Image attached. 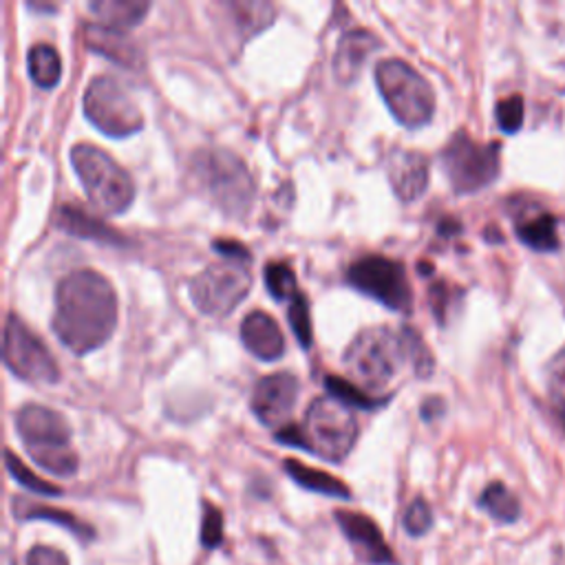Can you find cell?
<instances>
[{
  "label": "cell",
  "instance_id": "25",
  "mask_svg": "<svg viewBox=\"0 0 565 565\" xmlns=\"http://www.w3.org/2000/svg\"><path fill=\"white\" fill-rule=\"evenodd\" d=\"M27 69H29L32 79L40 89H53L62 77L60 53L51 45L38 42L29 49Z\"/></svg>",
  "mask_w": 565,
  "mask_h": 565
},
{
  "label": "cell",
  "instance_id": "30",
  "mask_svg": "<svg viewBox=\"0 0 565 565\" xmlns=\"http://www.w3.org/2000/svg\"><path fill=\"white\" fill-rule=\"evenodd\" d=\"M266 277V285L268 292L277 298V300H292L298 294V285H296V274L287 263H270L263 272Z\"/></svg>",
  "mask_w": 565,
  "mask_h": 565
},
{
  "label": "cell",
  "instance_id": "1",
  "mask_svg": "<svg viewBox=\"0 0 565 565\" xmlns=\"http://www.w3.org/2000/svg\"><path fill=\"white\" fill-rule=\"evenodd\" d=\"M118 294L96 270H75L56 290L51 330L75 356H87L107 345L118 328Z\"/></svg>",
  "mask_w": 565,
  "mask_h": 565
},
{
  "label": "cell",
  "instance_id": "37",
  "mask_svg": "<svg viewBox=\"0 0 565 565\" xmlns=\"http://www.w3.org/2000/svg\"><path fill=\"white\" fill-rule=\"evenodd\" d=\"M429 298H431V307H433L438 320L442 322L446 318V309L451 303V287L446 283H435L429 292Z\"/></svg>",
  "mask_w": 565,
  "mask_h": 565
},
{
  "label": "cell",
  "instance_id": "21",
  "mask_svg": "<svg viewBox=\"0 0 565 565\" xmlns=\"http://www.w3.org/2000/svg\"><path fill=\"white\" fill-rule=\"evenodd\" d=\"M283 466H285V472L305 491L326 495V498H339V500H349L352 498L347 483L336 479L334 475H330L326 470L311 468V466H307V464H303L298 459H287Z\"/></svg>",
  "mask_w": 565,
  "mask_h": 565
},
{
  "label": "cell",
  "instance_id": "33",
  "mask_svg": "<svg viewBox=\"0 0 565 565\" xmlns=\"http://www.w3.org/2000/svg\"><path fill=\"white\" fill-rule=\"evenodd\" d=\"M548 389L554 405L565 402V347H561L548 363Z\"/></svg>",
  "mask_w": 565,
  "mask_h": 565
},
{
  "label": "cell",
  "instance_id": "16",
  "mask_svg": "<svg viewBox=\"0 0 565 565\" xmlns=\"http://www.w3.org/2000/svg\"><path fill=\"white\" fill-rule=\"evenodd\" d=\"M241 341L246 349L266 363H274L285 352V336L279 322L266 311H250L241 322Z\"/></svg>",
  "mask_w": 565,
  "mask_h": 565
},
{
  "label": "cell",
  "instance_id": "11",
  "mask_svg": "<svg viewBox=\"0 0 565 565\" xmlns=\"http://www.w3.org/2000/svg\"><path fill=\"white\" fill-rule=\"evenodd\" d=\"M250 287L253 277L246 263L223 261L208 266L191 281V296L201 314L223 318L241 305Z\"/></svg>",
  "mask_w": 565,
  "mask_h": 565
},
{
  "label": "cell",
  "instance_id": "2",
  "mask_svg": "<svg viewBox=\"0 0 565 565\" xmlns=\"http://www.w3.org/2000/svg\"><path fill=\"white\" fill-rule=\"evenodd\" d=\"M197 188L228 217H244L257 197L246 161L225 148H204L193 157Z\"/></svg>",
  "mask_w": 565,
  "mask_h": 565
},
{
  "label": "cell",
  "instance_id": "5",
  "mask_svg": "<svg viewBox=\"0 0 565 565\" xmlns=\"http://www.w3.org/2000/svg\"><path fill=\"white\" fill-rule=\"evenodd\" d=\"M71 167L89 201L105 214H122L135 201V182L124 167L94 144L71 148Z\"/></svg>",
  "mask_w": 565,
  "mask_h": 565
},
{
  "label": "cell",
  "instance_id": "31",
  "mask_svg": "<svg viewBox=\"0 0 565 565\" xmlns=\"http://www.w3.org/2000/svg\"><path fill=\"white\" fill-rule=\"evenodd\" d=\"M524 113H526V109H524V98L521 96H508V98L500 100L498 109H495L498 124L508 135H515L521 128Z\"/></svg>",
  "mask_w": 565,
  "mask_h": 565
},
{
  "label": "cell",
  "instance_id": "35",
  "mask_svg": "<svg viewBox=\"0 0 565 565\" xmlns=\"http://www.w3.org/2000/svg\"><path fill=\"white\" fill-rule=\"evenodd\" d=\"M212 248L221 257H225V261H236V263H246L248 266L250 259H253L250 250L244 244H238V241H234V238H217L214 244H212Z\"/></svg>",
  "mask_w": 565,
  "mask_h": 565
},
{
  "label": "cell",
  "instance_id": "4",
  "mask_svg": "<svg viewBox=\"0 0 565 565\" xmlns=\"http://www.w3.org/2000/svg\"><path fill=\"white\" fill-rule=\"evenodd\" d=\"M16 431L29 457L56 477L77 472V453L71 446V427L62 414L42 405H27L16 414Z\"/></svg>",
  "mask_w": 565,
  "mask_h": 565
},
{
  "label": "cell",
  "instance_id": "3",
  "mask_svg": "<svg viewBox=\"0 0 565 565\" xmlns=\"http://www.w3.org/2000/svg\"><path fill=\"white\" fill-rule=\"evenodd\" d=\"M349 376L365 389H384L402 365H412L409 328L397 332L389 328H371L360 332L345 352Z\"/></svg>",
  "mask_w": 565,
  "mask_h": 565
},
{
  "label": "cell",
  "instance_id": "14",
  "mask_svg": "<svg viewBox=\"0 0 565 565\" xmlns=\"http://www.w3.org/2000/svg\"><path fill=\"white\" fill-rule=\"evenodd\" d=\"M336 521L352 543L356 556L369 565H395L393 550L386 545L378 524L369 519L363 513H352V511H339Z\"/></svg>",
  "mask_w": 565,
  "mask_h": 565
},
{
  "label": "cell",
  "instance_id": "10",
  "mask_svg": "<svg viewBox=\"0 0 565 565\" xmlns=\"http://www.w3.org/2000/svg\"><path fill=\"white\" fill-rule=\"evenodd\" d=\"M347 283L393 311L409 314L414 307V290L405 268L382 255L356 259L347 270Z\"/></svg>",
  "mask_w": 565,
  "mask_h": 565
},
{
  "label": "cell",
  "instance_id": "34",
  "mask_svg": "<svg viewBox=\"0 0 565 565\" xmlns=\"http://www.w3.org/2000/svg\"><path fill=\"white\" fill-rule=\"evenodd\" d=\"M223 541V515L217 506L206 504L201 524V543L206 548H217Z\"/></svg>",
  "mask_w": 565,
  "mask_h": 565
},
{
  "label": "cell",
  "instance_id": "22",
  "mask_svg": "<svg viewBox=\"0 0 565 565\" xmlns=\"http://www.w3.org/2000/svg\"><path fill=\"white\" fill-rule=\"evenodd\" d=\"M91 14L98 16L100 25L113 29H128L144 21L150 10V3L144 0H96L89 5Z\"/></svg>",
  "mask_w": 565,
  "mask_h": 565
},
{
  "label": "cell",
  "instance_id": "12",
  "mask_svg": "<svg viewBox=\"0 0 565 565\" xmlns=\"http://www.w3.org/2000/svg\"><path fill=\"white\" fill-rule=\"evenodd\" d=\"M3 360L25 382L49 386L60 380V367L38 334L29 330L27 322L16 314L8 316Z\"/></svg>",
  "mask_w": 565,
  "mask_h": 565
},
{
  "label": "cell",
  "instance_id": "23",
  "mask_svg": "<svg viewBox=\"0 0 565 565\" xmlns=\"http://www.w3.org/2000/svg\"><path fill=\"white\" fill-rule=\"evenodd\" d=\"M225 8L244 38L263 32L272 25L277 16V8L272 3H259V0H234V3H228Z\"/></svg>",
  "mask_w": 565,
  "mask_h": 565
},
{
  "label": "cell",
  "instance_id": "8",
  "mask_svg": "<svg viewBox=\"0 0 565 565\" xmlns=\"http://www.w3.org/2000/svg\"><path fill=\"white\" fill-rule=\"evenodd\" d=\"M300 431L307 453L328 462H343L358 440V420L343 402L328 395L311 402Z\"/></svg>",
  "mask_w": 565,
  "mask_h": 565
},
{
  "label": "cell",
  "instance_id": "6",
  "mask_svg": "<svg viewBox=\"0 0 565 565\" xmlns=\"http://www.w3.org/2000/svg\"><path fill=\"white\" fill-rule=\"evenodd\" d=\"M376 85L391 115L407 128H420L435 115V91L405 60L386 58L376 64Z\"/></svg>",
  "mask_w": 565,
  "mask_h": 565
},
{
  "label": "cell",
  "instance_id": "18",
  "mask_svg": "<svg viewBox=\"0 0 565 565\" xmlns=\"http://www.w3.org/2000/svg\"><path fill=\"white\" fill-rule=\"evenodd\" d=\"M378 47V40L371 32L367 29H354L349 34H345L339 42L336 49V58H334V69L341 83L349 85L358 77L365 60L369 58V53Z\"/></svg>",
  "mask_w": 565,
  "mask_h": 565
},
{
  "label": "cell",
  "instance_id": "26",
  "mask_svg": "<svg viewBox=\"0 0 565 565\" xmlns=\"http://www.w3.org/2000/svg\"><path fill=\"white\" fill-rule=\"evenodd\" d=\"M326 389L334 400L343 402V405L349 407V409L352 407L354 409H380L382 405H386V402H389L386 395L376 397L367 389H363V386H358L352 380H345L341 376H328Z\"/></svg>",
  "mask_w": 565,
  "mask_h": 565
},
{
  "label": "cell",
  "instance_id": "29",
  "mask_svg": "<svg viewBox=\"0 0 565 565\" xmlns=\"http://www.w3.org/2000/svg\"><path fill=\"white\" fill-rule=\"evenodd\" d=\"M287 318H290V328L296 336V341L309 349L311 341H314V328H311V314H309V303L307 296L303 292H298L292 300H290V309H287Z\"/></svg>",
  "mask_w": 565,
  "mask_h": 565
},
{
  "label": "cell",
  "instance_id": "17",
  "mask_svg": "<svg viewBox=\"0 0 565 565\" xmlns=\"http://www.w3.org/2000/svg\"><path fill=\"white\" fill-rule=\"evenodd\" d=\"M56 225L79 238L100 241V244H113V246L124 244V236L115 228L107 225L100 217L89 214L77 206H62L56 214Z\"/></svg>",
  "mask_w": 565,
  "mask_h": 565
},
{
  "label": "cell",
  "instance_id": "36",
  "mask_svg": "<svg viewBox=\"0 0 565 565\" xmlns=\"http://www.w3.org/2000/svg\"><path fill=\"white\" fill-rule=\"evenodd\" d=\"M27 565H69L66 556L49 545H36L29 554H27Z\"/></svg>",
  "mask_w": 565,
  "mask_h": 565
},
{
  "label": "cell",
  "instance_id": "15",
  "mask_svg": "<svg viewBox=\"0 0 565 565\" xmlns=\"http://www.w3.org/2000/svg\"><path fill=\"white\" fill-rule=\"evenodd\" d=\"M389 182L397 199L416 201L429 188V161L416 150H395L386 164Z\"/></svg>",
  "mask_w": 565,
  "mask_h": 565
},
{
  "label": "cell",
  "instance_id": "19",
  "mask_svg": "<svg viewBox=\"0 0 565 565\" xmlns=\"http://www.w3.org/2000/svg\"><path fill=\"white\" fill-rule=\"evenodd\" d=\"M87 47L94 49L100 56H107L109 60L124 64V66H137L139 64V49L133 38H128L122 29H113L107 25H89L87 27Z\"/></svg>",
  "mask_w": 565,
  "mask_h": 565
},
{
  "label": "cell",
  "instance_id": "32",
  "mask_svg": "<svg viewBox=\"0 0 565 565\" xmlns=\"http://www.w3.org/2000/svg\"><path fill=\"white\" fill-rule=\"evenodd\" d=\"M433 528V511L427 504V500L418 498L409 504L405 513V530L412 537H425Z\"/></svg>",
  "mask_w": 565,
  "mask_h": 565
},
{
  "label": "cell",
  "instance_id": "13",
  "mask_svg": "<svg viewBox=\"0 0 565 565\" xmlns=\"http://www.w3.org/2000/svg\"><path fill=\"white\" fill-rule=\"evenodd\" d=\"M300 384L294 373H272L257 382L253 391V412L261 425L283 429L290 425L298 402Z\"/></svg>",
  "mask_w": 565,
  "mask_h": 565
},
{
  "label": "cell",
  "instance_id": "24",
  "mask_svg": "<svg viewBox=\"0 0 565 565\" xmlns=\"http://www.w3.org/2000/svg\"><path fill=\"white\" fill-rule=\"evenodd\" d=\"M479 508L487 511L500 524H515L521 517V504L517 495L502 481L489 483L479 495Z\"/></svg>",
  "mask_w": 565,
  "mask_h": 565
},
{
  "label": "cell",
  "instance_id": "20",
  "mask_svg": "<svg viewBox=\"0 0 565 565\" xmlns=\"http://www.w3.org/2000/svg\"><path fill=\"white\" fill-rule=\"evenodd\" d=\"M515 232L521 244L535 253H556L558 250V232H556V219L554 214L545 210L524 212L515 221Z\"/></svg>",
  "mask_w": 565,
  "mask_h": 565
},
{
  "label": "cell",
  "instance_id": "27",
  "mask_svg": "<svg viewBox=\"0 0 565 565\" xmlns=\"http://www.w3.org/2000/svg\"><path fill=\"white\" fill-rule=\"evenodd\" d=\"M14 511H16V517H21V519H45V521L58 524V526L71 530L73 535H77L79 539H85V541L94 537L91 526H87L85 521H79L75 515L64 513V511H56V508H49V506H32V504H25V502H16Z\"/></svg>",
  "mask_w": 565,
  "mask_h": 565
},
{
  "label": "cell",
  "instance_id": "7",
  "mask_svg": "<svg viewBox=\"0 0 565 565\" xmlns=\"http://www.w3.org/2000/svg\"><path fill=\"white\" fill-rule=\"evenodd\" d=\"M442 169L457 195H475L498 182L502 173L500 142H477L466 131H457L444 146Z\"/></svg>",
  "mask_w": 565,
  "mask_h": 565
},
{
  "label": "cell",
  "instance_id": "9",
  "mask_svg": "<svg viewBox=\"0 0 565 565\" xmlns=\"http://www.w3.org/2000/svg\"><path fill=\"white\" fill-rule=\"evenodd\" d=\"M85 115L109 137L122 139L142 131L144 115L131 91L113 75H96L85 91Z\"/></svg>",
  "mask_w": 565,
  "mask_h": 565
},
{
  "label": "cell",
  "instance_id": "38",
  "mask_svg": "<svg viewBox=\"0 0 565 565\" xmlns=\"http://www.w3.org/2000/svg\"><path fill=\"white\" fill-rule=\"evenodd\" d=\"M554 409H556L558 425H561V429H563V433H565V402H558V405H554Z\"/></svg>",
  "mask_w": 565,
  "mask_h": 565
},
{
  "label": "cell",
  "instance_id": "28",
  "mask_svg": "<svg viewBox=\"0 0 565 565\" xmlns=\"http://www.w3.org/2000/svg\"><path fill=\"white\" fill-rule=\"evenodd\" d=\"M5 464H8V470L10 475L21 483V487H25L27 491L36 493V495H45V498H60L62 495V489L53 487L51 481L38 477L32 468L25 466L23 459H19L12 451H5Z\"/></svg>",
  "mask_w": 565,
  "mask_h": 565
}]
</instances>
